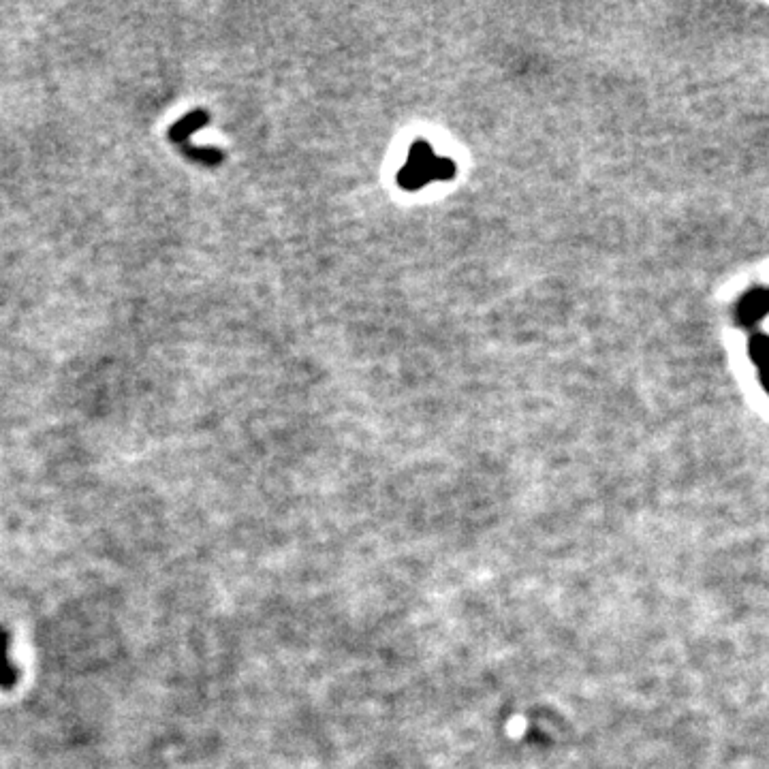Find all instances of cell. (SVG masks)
<instances>
[{"mask_svg":"<svg viewBox=\"0 0 769 769\" xmlns=\"http://www.w3.org/2000/svg\"><path fill=\"white\" fill-rule=\"evenodd\" d=\"M443 169L447 171L449 165L447 161H438L436 156L432 154L430 148L423 146L421 150H415L411 159H408V165L404 169L402 174V180L406 186H421L423 182H430L432 178H443Z\"/></svg>","mask_w":769,"mask_h":769,"instance_id":"6da1fadb","label":"cell"},{"mask_svg":"<svg viewBox=\"0 0 769 769\" xmlns=\"http://www.w3.org/2000/svg\"><path fill=\"white\" fill-rule=\"evenodd\" d=\"M767 312H769V291H763V289L752 291L740 304V321L744 325H752L759 319H763Z\"/></svg>","mask_w":769,"mask_h":769,"instance_id":"7a4b0ae2","label":"cell"},{"mask_svg":"<svg viewBox=\"0 0 769 769\" xmlns=\"http://www.w3.org/2000/svg\"><path fill=\"white\" fill-rule=\"evenodd\" d=\"M206 124H208V112H203V109H197V112L184 116L178 124H174V127L169 129V139L176 141L178 146L184 148L188 137H191L197 129L206 127Z\"/></svg>","mask_w":769,"mask_h":769,"instance_id":"3957f363","label":"cell"},{"mask_svg":"<svg viewBox=\"0 0 769 769\" xmlns=\"http://www.w3.org/2000/svg\"><path fill=\"white\" fill-rule=\"evenodd\" d=\"M15 680H18V671H15L11 663L9 635L5 631H0V688H11Z\"/></svg>","mask_w":769,"mask_h":769,"instance_id":"277c9868","label":"cell"},{"mask_svg":"<svg viewBox=\"0 0 769 769\" xmlns=\"http://www.w3.org/2000/svg\"><path fill=\"white\" fill-rule=\"evenodd\" d=\"M750 353H752V359L759 364L761 374L769 376V338L765 336L755 338V342H752L750 347Z\"/></svg>","mask_w":769,"mask_h":769,"instance_id":"5b68a950","label":"cell"},{"mask_svg":"<svg viewBox=\"0 0 769 769\" xmlns=\"http://www.w3.org/2000/svg\"><path fill=\"white\" fill-rule=\"evenodd\" d=\"M763 381H765V387H767V391H769V376H763Z\"/></svg>","mask_w":769,"mask_h":769,"instance_id":"8992f818","label":"cell"}]
</instances>
